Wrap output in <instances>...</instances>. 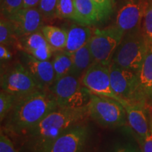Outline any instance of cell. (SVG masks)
<instances>
[{
	"mask_svg": "<svg viewBox=\"0 0 152 152\" xmlns=\"http://www.w3.org/2000/svg\"><path fill=\"white\" fill-rule=\"evenodd\" d=\"M76 23L91 26L102 22L97 7L92 0H74Z\"/></svg>",
	"mask_w": 152,
	"mask_h": 152,
	"instance_id": "18",
	"label": "cell"
},
{
	"mask_svg": "<svg viewBox=\"0 0 152 152\" xmlns=\"http://www.w3.org/2000/svg\"><path fill=\"white\" fill-rule=\"evenodd\" d=\"M44 17L37 7L23 8L8 19L11 22L17 37L20 38L41 30Z\"/></svg>",
	"mask_w": 152,
	"mask_h": 152,
	"instance_id": "14",
	"label": "cell"
},
{
	"mask_svg": "<svg viewBox=\"0 0 152 152\" xmlns=\"http://www.w3.org/2000/svg\"><path fill=\"white\" fill-rule=\"evenodd\" d=\"M124 35L115 25L93 30L89 47L94 62L109 66Z\"/></svg>",
	"mask_w": 152,
	"mask_h": 152,
	"instance_id": "6",
	"label": "cell"
},
{
	"mask_svg": "<svg viewBox=\"0 0 152 152\" xmlns=\"http://www.w3.org/2000/svg\"><path fill=\"white\" fill-rule=\"evenodd\" d=\"M87 107L90 118L103 128H118L128 122L124 106L113 98L91 93Z\"/></svg>",
	"mask_w": 152,
	"mask_h": 152,
	"instance_id": "3",
	"label": "cell"
},
{
	"mask_svg": "<svg viewBox=\"0 0 152 152\" xmlns=\"http://www.w3.org/2000/svg\"><path fill=\"white\" fill-rule=\"evenodd\" d=\"M109 66L94 62L82 76V84L92 94L113 98L121 103L111 88Z\"/></svg>",
	"mask_w": 152,
	"mask_h": 152,
	"instance_id": "9",
	"label": "cell"
},
{
	"mask_svg": "<svg viewBox=\"0 0 152 152\" xmlns=\"http://www.w3.org/2000/svg\"><path fill=\"white\" fill-rule=\"evenodd\" d=\"M90 134L85 123L76 125L58 137L45 152H85Z\"/></svg>",
	"mask_w": 152,
	"mask_h": 152,
	"instance_id": "11",
	"label": "cell"
},
{
	"mask_svg": "<svg viewBox=\"0 0 152 152\" xmlns=\"http://www.w3.org/2000/svg\"><path fill=\"white\" fill-rule=\"evenodd\" d=\"M17 99L16 96L1 90L0 92V120L3 122L12 109Z\"/></svg>",
	"mask_w": 152,
	"mask_h": 152,
	"instance_id": "25",
	"label": "cell"
},
{
	"mask_svg": "<svg viewBox=\"0 0 152 152\" xmlns=\"http://www.w3.org/2000/svg\"><path fill=\"white\" fill-rule=\"evenodd\" d=\"M90 118L87 106L78 108L58 106L23 136L32 152H45L58 137Z\"/></svg>",
	"mask_w": 152,
	"mask_h": 152,
	"instance_id": "1",
	"label": "cell"
},
{
	"mask_svg": "<svg viewBox=\"0 0 152 152\" xmlns=\"http://www.w3.org/2000/svg\"><path fill=\"white\" fill-rule=\"evenodd\" d=\"M147 51V42L141 29L130 32L123 36L111 62L138 73Z\"/></svg>",
	"mask_w": 152,
	"mask_h": 152,
	"instance_id": "4",
	"label": "cell"
},
{
	"mask_svg": "<svg viewBox=\"0 0 152 152\" xmlns=\"http://www.w3.org/2000/svg\"><path fill=\"white\" fill-rule=\"evenodd\" d=\"M58 0H39L37 8L42 16L46 19L56 17V8Z\"/></svg>",
	"mask_w": 152,
	"mask_h": 152,
	"instance_id": "28",
	"label": "cell"
},
{
	"mask_svg": "<svg viewBox=\"0 0 152 152\" xmlns=\"http://www.w3.org/2000/svg\"><path fill=\"white\" fill-rule=\"evenodd\" d=\"M1 90L21 97L39 90L33 76L21 62H18L1 71Z\"/></svg>",
	"mask_w": 152,
	"mask_h": 152,
	"instance_id": "7",
	"label": "cell"
},
{
	"mask_svg": "<svg viewBox=\"0 0 152 152\" xmlns=\"http://www.w3.org/2000/svg\"><path fill=\"white\" fill-rule=\"evenodd\" d=\"M66 30L67 42L64 50L69 54L75 52L88 43L93 33L90 26L78 23L72 24Z\"/></svg>",
	"mask_w": 152,
	"mask_h": 152,
	"instance_id": "17",
	"label": "cell"
},
{
	"mask_svg": "<svg viewBox=\"0 0 152 152\" xmlns=\"http://www.w3.org/2000/svg\"><path fill=\"white\" fill-rule=\"evenodd\" d=\"M140 144L142 152H152V125L149 134Z\"/></svg>",
	"mask_w": 152,
	"mask_h": 152,
	"instance_id": "30",
	"label": "cell"
},
{
	"mask_svg": "<svg viewBox=\"0 0 152 152\" xmlns=\"http://www.w3.org/2000/svg\"><path fill=\"white\" fill-rule=\"evenodd\" d=\"M71 56L73 60V74L82 77L85 71L94 62L89 47V42L71 54Z\"/></svg>",
	"mask_w": 152,
	"mask_h": 152,
	"instance_id": "19",
	"label": "cell"
},
{
	"mask_svg": "<svg viewBox=\"0 0 152 152\" xmlns=\"http://www.w3.org/2000/svg\"><path fill=\"white\" fill-rule=\"evenodd\" d=\"M42 33L49 45L55 51L64 50L67 42V30L54 26H43L41 29Z\"/></svg>",
	"mask_w": 152,
	"mask_h": 152,
	"instance_id": "20",
	"label": "cell"
},
{
	"mask_svg": "<svg viewBox=\"0 0 152 152\" xmlns=\"http://www.w3.org/2000/svg\"><path fill=\"white\" fill-rule=\"evenodd\" d=\"M137 75L138 87L134 102H144L148 104L152 99V48L148 49Z\"/></svg>",
	"mask_w": 152,
	"mask_h": 152,
	"instance_id": "16",
	"label": "cell"
},
{
	"mask_svg": "<svg viewBox=\"0 0 152 152\" xmlns=\"http://www.w3.org/2000/svg\"><path fill=\"white\" fill-rule=\"evenodd\" d=\"M58 106L49 91H35L17 98L1 129L7 135L23 137Z\"/></svg>",
	"mask_w": 152,
	"mask_h": 152,
	"instance_id": "2",
	"label": "cell"
},
{
	"mask_svg": "<svg viewBox=\"0 0 152 152\" xmlns=\"http://www.w3.org/2000/svg\"><path fill=\"white\" fill-rule=\"evenodd\" d=\"M97 7L102 21L107 20L113 14L116 6L114 0H92Z\"/></svg>",
	"mask_w": 152,
	"mask_h": 152,
	"instance_id": "27",
	"label": "cell"
},
{
	"mask_svg": "<svg viewBox=\"0 0 152 152\" xmlns=\"http://www.w3.org/2000/svg\"><path fill=\"white\" fill-rule=\"evenodd\" d=\"M23 8V0H1V16L9 18Z\"/></svg>",
	"mask_w": 152,
	"mask_h": 152,
	"instance_id": "26",
	"label": "cell"
},
{
	"mask_svg": "<svg viewBox=\"0 0 152 152\" xmlns=\"http://www.w3.org/2000/svg\"><path fill=\"white\" fill-rule=\"evenodd\" d=\"M11 57H12V54L9 50V49L5 45H0V58H1V61H8L11 59Z\"/></svg>",
	"mask_w": 152,
	"mask_h": 152,
	"instance_id": "31",
	"label": "cell"
},
{
	"mask_svg": "<svg viewBox=\"0 0 152 152\" xmlns=\"http://www.w3.org/2000/svg\"><path fill=\"white\" fill-rule=\"evenodd\" d=\"M0 152H18L11 139L2 129L0 132Z\"/></svg>",
	"mask_w": 152,
	"mask_h": 152,
	"instance_id": "29",
	"label": "cell"
},
{
	"mask_svg": "<svg viewBox=\"0 0 152 152\" xmlns=\"http://www.w3.org/2000/svg\"><path fill=\"white\" fill-rule=\"evenodd\" d=\"M141 31L147 42L148 49L152 48V0L142 19Z\"/></svg>",
	"mask_w": 152,
	"mask_h": 152,
	"instance_id": "24",
	"label": "cell"
},
{
	"mask_svg": "<svg viewBox=\"0 0 152 152\" xmlns=\"http://www.w3.org/2000/svg\"><path fill=\"white\" fill-rule=\"evenodd\" d=\"M113 152H137L134 148L130 147V146L126 145V146H121L115 148L113 150Z\"/></svg>",
	"mask_w": 152,
	"mask_h": 152,
	"instance_id": "33",
	"label": "cell"
},
{
	"mask_svg": "<svg viewBox=\"0 0 152 152\" xmlns=\"http://www.w3.org/2000/svg\"><path fill=\"white\" fill-rule=\"evenodd\" d=\"M121 0H114V1H115V4L117 5V4L119 2V1H121Z\"/></svg>",
	"mask_w": 152,
	"mask_h": 152,
	"instance_id": "35",
	"label": "cell"
},
{
	"mask_svg": "<svg viewBox=\"0 0 152 152\" xmlns=\"http://www.w3.org/2000/svg\"><path fill=\"white\" fill-rule=\"evenodd\" d=\"M151 0H125L118 11L115 26L124 34L141 29L142 19Z\"/></svg>",
	"mask_w": 152,
	"mask_h": 152,
	"instance_id": "10",
	"label": "cell"
},
{
	"mask_svg": "<svg viewBox=\"0 0 152 152\" xmlns=\"http://www.w3.org/2000/svg\"><path fill=\"white\" fill-rule=\"evenodd\" d=\"M16 47L42 61L49 60L56 52L47 42L41 30L19 38Z\"/></svg>",
	"mask_w": 152,
	"mask_h": 152,
	"instance_id": "15",
	"label": "cell"
},
{
	"mask_svg": "<svg viewBox=\"0 0 152 152\" xmlns=\"http://www.w3.org/2000/svg\"><path fill=\"white\" fill-rule=\"evenodd\" d=\"M52 63L56 75L55 81L64 76L73 74V60L71 54L64 50L56 51Z\"/></svg>",
	"mask_w": 152,
	"mask_h": 152,
	"instance_id": "21",
	"label": "cell"
},
{
	"mask_svg": "<svg viewBox=\"0 0 152 152\" xmlns=\"http://www.w3.org/2000/svg\"><path fill=\"white\" fill-rule=\"evenodd\" d=\"M49 91L61 107L78 108L87 106L91 94L82 84L81 77L74 74L56 80Z\"/></svg>",
	"mask_w": 152,
	"mask_h": 152,
	"instance_id": "5",
	"label": "cell"
},
{
	"mask_svg": "<svg viewBox=\"0 0 152 152\" xmlns=\"http://www.w3.org/2000/svg\"><path fill=\"white\" fill-rule=\"evenodd\" d=\"M23 8H35L37 7L39 0H23Z\"/></svg>",
	"mask_w": 152,
	"mask_h": 152,
	"instance_id": "32",
	"label": "cell"
},
{
	"mask_svg": "<svg viewBox=\"0 0 152 152\" xmlns=\"http://www.w3.org/2000/svg\"><path fill=\"white\" fill-rule=\"evenodd\" d=\"M148 107H149V112L150 115V118H151V123L152 125V99L149 101V103H148Z\"/></svg>",
	"mask_w": 152,
	"mask_h": 152,
	"instance_id": "34",
	"label": "cell"
},
{
	"mask_svg": "<svg viewBox=\"0 0 152 152\" xmlns=\"http://www.w3.org/2000/svg\"><path fill=\"white\" fill-rule=\"evenodd\" d=\"M18 38L15 33L13 25L8 18L1 16L0 20V44L9 46L14 45L16 46Z\"/></svg>",
	"mask_w": 152,
	"mask_h": 152,
	"instance_id": "22",
	"label": "cell"
},
{
	"mask_svg": "<svg viewBox=\"0 0 152 152\" xmlns=\"http://www.w3.org/2000/svg\"><path fill=\"white\" fill-rule=\"evenodd\" d=\"M22 64L30 72L39 90L49 91L56 80L51 61H42L22 52Z\"/></svg>",
	"mask_w": 152,
	"mask_h": 152,
	"instance_id": "12",
	"label": "cell"
},
{
	"mask_svg": "<svg viewBox=\"0 0 152 152\" xmlns=\"http://www.w3.org/2000/svg\"><path fill=\"white\" fill-rule=\"evenodd\" d=\"M124 108L128 125L140 143L147 136L151 128L148 104L144 102H128Z\"/></svg>",
	"mask_w": 152,
	"mask_h": 152,
	"instance_id": "13",
	"label": "cell"
},
{
	"mask_svg": "<svg viewBox=\"0 0 152 152\" xmlns=\"http://www.w3.org/2000/svg\"><path fill=\"white\" fill-rule=\"evenodd\" d=\"M109 71L111 88L121 99L123 106L128 102H134L138 87L137 73L112 62Z\"/></svg>",
	"mask_w": 152,
	"mask_h": 152,
	"instance_id": "8",
	"label": "cell"
},
{
	"mask_svg": "<svg viewBox=\"0 0 152 152\" xmlns=\"http://www.w3.org/2000/svg\"><path fill=\"white\" fill-rule=\"evenodd\" d=\"M56 17L75 22L76 12L74 0H58L56 8Z\"/></svg>",
	"mask_w": 152,
	"mask_h": 152,
	"instance_id": "23",
	"label": "cell"
}]
</instances>
